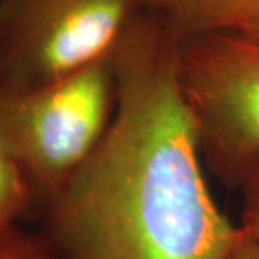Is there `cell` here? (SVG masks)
I'll return each instance as SVG.
<instances>
[{"label":"cell","mask_w":259,"mask_h":259,"mask_svg":"<svg viewBox=\"0 0 259 259\" xmlns=\"http://www.w3.org/2000/svg\"><path fill=\"white\" fill-rule=\"evenodd\" d=\"M239 190L242 193L241 228L259 245V156L248 168Z\"/></svg>","instance_id":"obj_8"},{"label":"cell","mask_w":259,"mask_h":259,"mask_svg":"<svg viewBox=\"0 0 259 259\" xmlns=\"http://www.w3.org/2000/svg\"><path fill=\"white\" fill-rule=\"evenodd\" d=\"M177 69L206 170L239 189L259 156V42L229 32L180 35Z\"/></svg>","instance_id":"obj_3"},{"label":"cell","mask_w":259,"mask_h":259,"mask_svg":"<svg viewBox=\"0 0 259 259\" xmlns=\"http://www.w3.org/2000/svg\"><path fill=\"white\" fill-rule=\"evenodd\" d=\"M0 259H61L39 232L15 226L0 232Z\"/></svg>","instance_id":"obj_7"},{"label":"cell","mask_w":259,"mask_h":259,"mask_svg":"<svg viewBox=\"0 0 259 259\" xmlns=\"http://www.w3.org/2000/svg\"><path fill=\"white\" fill-rule=\"evenodd\" d=\"M228 259H259V245L242 229L241 238L236 242Z\"/></svg>","instance_id":"obj_9"},{"label":"cell","mask_w":259,"mask_h":259,"mask_svg":"<svg viewBox=\"0 0 259 259\" xmlns=\"http://www.w3.org/2000/svg\"><path fill=\"white\" fill-rule=\"evenodd\" d=\"M148 0H0V93L35 91L104 56Z\"/></svg>","instance_id":"obj_4"},{"label":"cell","mask_w":259,"mask_h":259,"mask_svg":"<svg viewBox=\"0 0 259 259\" xmlns=\"http://www.w3.org/2000/svg\"><path fill=\"white\" fill-rule=\"evenodd\" d=\"M180 35L229 32L259 42V0H148Z\"/></svg>","instance_id":"obj_5"},{"label":"cell","mask_w":259,"mask_h":259,"mask_svg":"<svg viewBox=\"0 0 259 259\" xmlns=\"http://www.w3.org/2000/svg\"><path fill=\"white\" fill-rule=\"evenodd\" d=\"M33 219L35 203L28 182L13 158L0 148V232Z\"/></svg>","instance_id":"obj_6"},{"label":"cell","mask_w":259,"mask_h":259,"mask_svg":"<svg viewBox=\"0 0 259 259\" xmlns=\"http://www.w3.org/2000/svg\"><path fill=\"white\" fill-rule=\"evenodd\" d=\"M180 33L144 9L111 48L117 108L39 219L61 259H228L241 238L213 199L179 83Z\"/></svg>","instance_id":"obj_1"},{"label":"cell","mask_w":259,"mask_h":259,"mask_svg":"<svg viewBox=\"0 0 259 259\" xmlns=\"http://www.w3.org/2000/svg\"><path fill=\"white\" fill-rule=\"evenodd\" d=\"M117 108L111 49L78 72L35 91L0 93V148L28 182L39 222L90 158Z\"/></svg>","instance_id":"obj_2"}]
</instances>
